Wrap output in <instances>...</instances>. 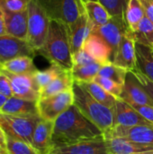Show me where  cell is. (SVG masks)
I'll return each mask as SVG.
<instances>
[{
  "mask_svg": "<svg viewBox=\"0 0 153 154\" xmlns=\"http://www.w3.org/2000/svg\"><path fill=\"white\" fill-rule=\"evenodd\" d=\"M105 139L104 133L86 118L73 104L53 122L52 146Z\"/></svg>",
  "mask_w": 153,
  "mask_h": 154,
  "instance_id": "cell-1",
  "label": "cell"
},
{
  "mask_svg": "<svg viewBox=\"0 0 153 154\" xmlns=\"http://www.w3.org/2000/svg\"><path fill=\"white\" fill-rule=\"evenodd\" d=\"M37 54L43 56L51 64H56L64 70H72V53L68 26L60 22L50 20L46 41Z\"/></svg>",
  "mask_w": 153,
  "mask_h": 154,
  "instance_id": "cell-2",
  "label": "cell"
},
{
  "mask_svg": "<svg viewBox=\"0 0 153 154\" xmlns=\"http://www.w3.org/2000/svg\"><path fill=\"white\" fill-rule=\"evenodd\" d=\"M73 104L80 113L95 124L104 134L114 126V109L108 108L96 101L80 83L74 81L72 87Z\"/></svg>",
  "mask_w": 153,
  "mask_h": 154,
  "instance_id": "cell-3",
  "label": "cell"
},
{
  "mask_svg": "<svg viewBox=\"0 0 153 154\" xmlns=\"http://www.w3.org/2000/svg\"><path fill=\"white\" fill-rule=\"evenodd\" d=\"M41 120L40 115L13 116L0 113V127L5 135L32 145L34 130Z\"/></svg>",
  "mask_w": 153,
  "mask_h": 154,
  "instance_id": "cell-4",
  "label": "cell"
},
{
  "mask_svg": "<svg viewBox=\"0 0 153 154\" xmlns=\"http://www.w3.org/2000/svg\"><path fill=\"white\" fill-rule=\"evenodd\" d=\"M50 20L67 26L73 24L86 13L83 0H36Z\"/></svg>",
  "mask_w": 153,
  "mask_h": 154,
  "instance_id": "cell-5",
  "label": "cell"
},
{
  "mask_svg": "<svg viewBox=\"0 0 153 154\" xmlns=\"http://www.w3.org/2000/svg\"><path fill=\"white\" fill-rule=\"evenodd\" d=\"M27 42L36 51L41 50L46 41L50 20L36 0H30L28 6Z\"/></svg>",
  "mask_w": 153,
  "mask_h": 154,
  "instance_id": "cell-6",
  "label": "cell"
},
{
  "mask_svg": "<svg viewBox=\"0 0 153 154\" xmlns=\"http://www.w3.org/2000/svg\"><path fill=\"white\" fill-rule=\"evenodd\" d=\"M73 92L68 90L54 96L42 97L38 100V111L40 116L48 121L54 122L70 106L73 105Z\"/></svg>",
  "mask_w": 153,
  "mask_h": 154,
  "instance_id": "cell-7",
  "label": "cell"
},
{
  "mask_svg": "<svg viewBox=\"0 0 153 154\" xmlns=\"http://www.w3.org/2000/svg\"><path fill=\"white\" fill-rule=\"evenodd\" d=\"M130 29L125 17H111L107 23L93 28L91 33L101 37L112 50V62L123 35Z\"/></svg>",
  "mask_w": 153,
  "mask_h": 154,
  "instance_id": "cell-8",
  "label": "cell"
},
{
  "mask_svg": "<svg viewBox=\"0 0 153 154\" xmlns=\"http://www.w3.org/2000/svg\"><path fill=\"white\" fill-rule=\"evenodd\" d=\"M10 80L13 97L27 100L38 101L41 97V89L38 87L33 74H13L1 69Z\"/></svg>",
  "mask_w": 153,
  "mask_h": 154,
  "instance_id": "cell-9",
  "label": "cell"
},
{
  "mask_svg": "<svg viewBox=\"0 0 153 154\" xmlns=\"http://www.w3.org/2000/svg\"><path fill=\"white\" fill-rule=\"evenodd\" d=\"M36 51L27 41L5 34L0 36V65L18 57L28 56L33 58Z\"/></svg>",
  "mask_w": 153,
  "mask_h": 154,
  "instance_id": "cell-10",
  "label": "cell"
},
{
  "mask_svg": "<svg viewBox=\"0 0 153 154\" xmlns=\"http://www.w3.org/2000/svg\"><path fill=\"white\" fill-rule=\"evenodd\" d=\"M120 99L128 104L149 106L153 107V99L133 71H128Z\"/></svg>",
  "mask_w": 153,
  "mask_h": 154,
  "instance_id": "cell-11",
  "label": "cell"
},
{
  "mask_svg": "<svg viewBox=\"0 0 153 154\" xmlns=\"http://www.w3.org/2000/svg\"><path fill=\"white\" fill-rule=\"evenodd\" d=\"M105 139L124 138L138 143L153 145V126L138 125L133 127L114 126L104 134Z\"/></svg>",
  "mask_w": 153,
  "mask_h": 154,
  "instance_id": "cell-12",
  "label": "cell"
},
{
  "mask_svg": "<svg viewBox=\"0 0 153 154\" xmlns=\"http://www.w3.org/2000/svg\"><path fill=\"white\" fill-rule=\"evenodd\" d=\"M135 39L133 32L129 29L122 37L113 63L128 71L136 69Z\"/></svg>",
  "mask_w": 153,
  "mask_h": 154,
  "instance_id": "cell-13",
  "label": "cell"
},
{
  "mask_svg": "<svg viewBox=\"0 0 153 154\" xmlns=\"http://www.w3.org/2000/svg\"><path fill=\"white\" fill-rule=\"evenodd\" d=\"M138 125L153 126V124L149 122L128 103L118 97L114 108V126L133 127Z\"/></svg>",
  "mask_w": 153,
  "mask_h": 154,
  "instance_id": "cell-14",
  "label": "cell"
},
{
  "mask_svg": "<svg viewBox=\"0 0 153 154\" xmlns=\"http://www.w3.org/2000/svg\"><path fill=\"white\" fill-rule=\"evenodd\" d=\"M49 154H108V150L105 139H96L52 146Z\"/></svg>",
  "mask_w": 153,
  "mask_h": 154,
  "instance_id": "cell-15",
  "label": "cell"
},
{
  "mask_svg": "<svg viewBox=\"0 0 153 154\" xmlns=\"http://www.w3.org/2000/svg\"><path fill=\"white\" fill-rule=\"evenodd\" d=\"M1 8L4 14L6 34L27 41L28 10L26 9L20 12H14L8 10L2 5Z\"/></svg>",
  "mask_w": 153,
  "mask_h": 154,
  "instance_id": "cell-16",
  "label": "cell"
},
{
  "mask_svg": "<svg viewBox=\"0 0 153 154\" xmlns=\"http://www.w3.org/2000/svg\"><path fill=\"white\" fill-rule=\"evenodd\" d=\"M93 26L87 14H82L73 24L68 26L70 51L72 55L83 49L84 43L91 34Z\"/></svg>",
  "mask_w": 153,
  "mask_h": 154,
  "instance_id": "cell-17",
  "label": "cell"
},
{
  "mask_svg": "<svg viewBox=\"0 0 153 154\" xmlns=\"http://www.w3.org/2000/svg\"><path fill=\"white\" fill-rule=\"evenodd\" d=\"M52 131L53 122L41 118L34 130L32 143V146L39 154H49L50 152L52 145Z\"/></svg>",
  "mask_w": 153,
  "mask_h": 154,
  "instance_id": "cell-18",
  "label": "cell"
},
{
  "mask_svg": "<svg viewBox=\"0 0 153 154\" xmlns=\"http://www.w3.org/2000/svg\"><path fill=\"white\" fill-rule=\"evenodd\" d=\"M83 50L101 64L112 62V50L98 35L91 33L84 43Z\"/></svg>",
  "mask_w": 153,
  "mask_h": 154,
  "instance_id": "cell-19",
  "label": "cell"
},
{
  "mask_svg": "<svg viewBox=\"0 0 153 154\" xmlns=\"http://www.w3.org/2000/svg\"><path fill=\"white\" fill-rule=\"evenodd\" d=\"M105 140L108 154H137L153 151V145L138 143L124 138H111Z\"/></svg>",
  "mask_w": 153,
  "mask_h": 154,
  "instance_id": "cell-20",
  "label": "cell"
},
{
  "mask_svg": "<svg viewBox=\"0 0 153 154\" xmlns=\"http://www.w3.org/2000/svg\"><path fill=\"white\" fill-rule=\"evenodd\" d=\"M0 113L13 116H32L39 115L38 101L27 100L11 97L1 109Z\"/></svg>",
  "mask_w": 153,
  "mask_h": 154,
  "instance_id": "cell-21",
  "label": "cell"
},
{
  "mask_svg": "<svg viewBox=\"0 0 153 154\" xmlns=\"http://www.w3.org/2000/svg\"><path fill=\"white\" fill-rule=\"evenodd\" d=\"M136 69L153 81V49L141 44H135Z\"/></svg>",
  "mask_w": 153,
  "mask_h": 154,
  "instance_id": "cell-22",
  "label": "cell"
},
{
  "mask_svg": "<svg viewBox=\"0 0 153 154\" xmlns=\"http://www.w3.org/2000/svg\"><path fill=\"white\" fill-rule=\"evenodd\" d=\"M74 79L71 74V70H64L60 76L52 80L41 91V97H47L54 96L68 90H71L73 87Z\"/></svg>",
  "mask_w": 153,
  "mask_h": 154,
  "instance_id": "cell-23",
  "label": "cell"
},
{
  "mask_svg": "<svg viewBox=\"0 0 153 154\" xmlns=\"http://www.w3.org/2000/svg\"><path fill=\"white\" fill-rule=\"evenodd\" d=\"M84 6L93 28L107 23L111 18L106 9L98 1H84Z\"/></svg>",
  "mask_w": 153,
  "mask_h": 154,
  "instance_id": "cell-24",
  "label": "cell"
},
{
  "mask_svg": "<svg viewBox=\"0 0 153 154\" xmlns=\"http://www.w3.org/2000/svg\"><path fill=\"white\" fill-rule=\"evenodd\" d=\"M13 74H34L38 69L33 64L32 57L23 56L9 60L2 65V69Z\"/></svg>",
  "mask_w": 153,
  "mask_h": 154,
  "instance_id": "cell-25",
  "label": "cell"
},
{
  "mask_svg": "<svg viewBox=\"0 0 153 154\" xmlns=\"http://www.w3.org/2000/svg\"><path fill=\"white\" fill-rule=\"evenodd\" d=\"M82 85V87L100 104L104 105L105 106L114 109L116 104L117 97H114L106 90H105L100 85L97 83L91 81V82H78Z\"/></svg>",
  "mask_w": 153,
  "mask_h": 154,
  "instance_id": "cell-26",
  "label": "cell"
},
{
  "mask_svg": "<svg viewBox=\"0 0 153 154\" xmlns=\"http://www.w3.org/2000/svg\"><path fill=\"white\" fill-rule=\"evenodd\" d=\"M144 16L145 12L140 0H129L125 11V19L133 32L136 31Z\"/></svg>",
  "mask_w": 153,
  "mask_h": 154,
  "instance_id": "cell-27",
  "label": "cell"
},
{
  "mask_svg": "<svg viewBox=\"0 0 153 154\" xmlns=\"http://www.w3.org/2000/svg\"><path fill=\"white\" fill-rule=\"evenodd\" d=\"M103 64L95 62L81 67H73L71 74L74 81L77 82H91L98 75Z\"/></svg>",
  "mask_w": 153,
  "mask_h": 154,
  "instance_id": "cell-28",
  "label": "cell"
},
{
  "mask_svg": "<svg viewBox=\"0 0 153 154\" xmlns=\"http://www.w3.org/2000/svg\"><path fill=\"white\" fill-rule=\"evenodd\" d=\"M133 35L137 43L149 46L153 49V23L146 15L139 23L136 31L133 32Z\"/></svg>",
  "mask_w": 153,
  "mask_h": 154,
  "instance_id": "cell-29",
  "label": "cell"
},
{
  "mask_svg": "<svg viewBox=\"0 0 153 154\" xmlns=\"http://www.w3.org/2000/svg\"><path fill=\"white\" fill-rule=\"evenodd\" d=\"M127 72H128V70L115 65L113 62H109V63L104 64L101 67V69L98 72V75L101 77L109 79L124 86Z\"/></svg>",
  "mask_w": 153,
  "mask_h": 154,
  "instance_id": "cell-30",
  "label": "cell"
},
{
  "mask_svg": "<svg viewBox=\"0 0 153 154\" xmlns=\"http://www.w3.org/2000/svg\"><path fill=\"white\" fill-rule=\"evenodd\" d=\"M64 69H62L60 67H59L56 64H51L47 69L44 70H37L33 76L35 79V81L40 88L41 91L47 85H49L52 80H54L58 76H60Z\"/></svg>",
  "mask_w": 153,
  "mask_h": 154,
  "instance_id": "cell-31",
  "label": "cell"
},
{
  "mask_svg": "<svg viewBox=\"0 0 153 154\" xmlns=\"http://www.w3.org/2000/svg\"><path fill=\"white\" fill-rule=\"evenodd\" d=\"M108 12L111 17H125L129 0H97Z\"/></svg>",
  "mask_w": 153,
  "mask_h": 154,
  "instance_id": "cell-32",
  "label": "cell"
},
{
  "mask_svg": "<svg viewBox=\"0 0 153 154\" xmlns=\"http://www.w3.org/2000/svg\"><path fill=\"white\" fill-rule=\"evenodd\" d=\"M6 148L7 152L11 154H39L31 144L8 136H6Z\"/></svg>",
  "mask_w": 153,
  "mask_h": 154,
  "instance_id": "cell-33",
  "label": "cell"
},
{
  "mask_svg": "<svg viewBox=\"0 0 153 154\" xmlns=\"http://www.w3.org/2000/svg\"><path fill=\"white\" fill-rule=\"evenodd\" d=\"M94 82L97 83L98 85H100L105 90H106L108 93H110L111 95H113L115 97H120L122 93H123V89H124V86L109 79L104 77H101L99 75H97L94 80Z\"/></svg>",
  "mask_w": 153,
  "mask_h": 154,
  "instance_id": "cell-34",
  "label": "cell"
},
{
  "mask_svg": "<svg viewBox=\"0 0 153 154\" xmlns=\"http://www.w3.org/2000/svg\"><path fill=\"white\" fill-rule=\"evenodd\" d=\"M72 62H73V67H81L97 61L94 58H92L86 51L82 49L72 55Z\"/></svg>",
  "mask_w": 153,
  "mask_h": 154,
  "instance_id": "cell-35",
  "label": "cell"
},
{
  "mask_svg": "<svg viewBox=\"0 0 153 154\" xmlns=\"http://www.w3.org/2000/svg\"><path fill=\"white\" fill-rule=\"evenodd\" d=\"M30 0H0V4L10 11L20 12L27 9Z\"/></svg>",
  "mask_w": 153,
  "mask_h": 154,
  "instance_id": "cell-36",
  "label": "cell"
},
{
  "mask_svg": "<svg viewBox=\"0 0 153 154\" xmlns=\"http://www.w3.org/2000/svg\"><path fill=\"white\" fill-rule=\"evenodd\" d=\"M0 93L7 97L8 98L13 97V90H12L10 80L2 72L0 73Z\"/></svg>",
  "mask_w": 153,
  "mask_h": 154,
  "instance_id": "cell-37",
  "label": "cell"
},
{
  "mask_svg": "<svg viewBox=\"0 0 153 154\" xmlns=\"http://www.w3.org/2000/svg\"><path fill=\"white\" fill-rule=\"evenodd\" d=\"M133 106L138 113H140L143 117H145L149 122L153 124V107L149 106H140L136 104H129Z\"/></svg>",
  "mask_w": 153,
  "mask_h": 154,
  "instance_id": "cell-38",
  "label": "cell"
},
{
  "mask_svg": "<svg viewBox=\"0 0 153 154\" xmlns=\"http://www.w3.org/2000/svg\"><path fill=\"white\" fill-rule=\"evenodd\" d=\"M135 75L137 76V78L140 79V81L142 82V84L143 85V87L145 88L146 91L149 93V95L151 96V97L153 99V81H151V79H149L148 78H146L144 75H142L139 70L134 69L133 70Z\"/></svg>",
  "mask_w": 153,
  "mask_h": 154,
  "instance_id": "cell-39",
  "label": "cell"
},
{
  "mask_svg": "<svg viewBox=\"0 0 153 154\" xmlns=\"http://www.w3.org/2000/svg\"><path fill=\"white\" fill-rule=\"evenodd\" d=\"M140 2L144 9L145 15L153 23V0H140Z\"/></svg>",
  "mask_w": 153,
  "mask_h": 154,
  "instance_id": "cell-40",
  "label": "cell"
},
{
  "mask_svg": "<svg viewBox=\"0 0 153 154\" xmlns=\"http://www.w3.org/2000/svg\"><path fill=\"white\" fill-rule=\"evenodd\" d=\"M0 153H7V148H6V135L5 132L0 127Z\"/></svg>",
  "mask_w": 153,
  "mask_h": 154,
  "instance_id": "cell-41",
  "label": "cell"
},
{
  "mask_svg": "<svg viewBox=\"0 0 153 154\" xmlns=\"http://www.w3.org/2000/svg\"><path fill=\"white\" fill-rule=\"evenodd\" d=\"M5 34H6V31H5V26L4 14H3V11H2L1 5H0V36L5 35Z\"/></svg>",
  "mask_w": 153,
  "mask_h": 154,
  "instance_id": "cell-42",
  "label": "cell"
},
{
  "mask_svg": "<svg viewBox=\"0 0 153 154\" xmlns=\"http://www.w3.org/2000/svg\"><path fill=\"white\" fill-rule=\"evenodd\" d=\"M7 99H8L7 97H5V96H4L3 94L0 93V111H1V109L3 108V106H5V104L6 103Z\"/></svg>",
  "mask_w": 153,
  "mask_h": 154,
  "instance_id": "cell-43",
  "label": "cell"
},
{
  "mask_svg": "<svg viewBox=\"0 0 153 154\" xmlns=\"http://www.w3.org/2000/svg\"><path fill=\"white\" fill-rule=\"evenodd\" d=\"M83 1H97V0H83Z\"/></svg>",
  "mask_w": 153,
  "mask_h": 154,
  "instance_id": "cell-44",
  "label": "cell"
},
{
  "mask_svg": "<svg viewBox=\"0 0 153 154\" xmlns=\"http://www.w3.org/2000/svg\"><path fill=\"white\" fill-rule=\"evenodd\" d=\"M0 69H2V66L1 65H0Z\"/></svg>",
  "mask_w": 153,
  "mask_h": 154,
  "instance_id": "cell-45",
  "label": "cell"
},
{
  "mask_svg": "<svg viewBox=\"0 0 153 154\" xmlns=\"http://www.w3.org/2000/svg\"><path fill=\"white\" fill-rule=\"evenodd\" d=\"M5 154H11V153H9V152H7V153H5Z\"/></svg>",
  "mask_w": 153,
  "mask_h": 154,
  "instance_id": "cell-46",
  "label": "cell"
},
{
  "mask_svg": "<svg viewBox=\"0 0 153 154\" xmlns=\"http://www.w3.org/2000/svg\"><path fill=\"white\" fill-rule=\"evenodd\" d=\"M0 73H1V69H0Z\"/></svg>",
  "mask_w": 153,
  "mask_h": 154,
  "instance_id": "cell-47",
  "label": "cell"
},
{
  "mask_svg": "<svg viewBox=\"0 0 153 154\" xmlns=\"http://www.w3.org/2000/svg\"><path fill=\"white\" fill-rule=\"evenodd\" d=\"M0 154H1V153H0Z\"/></svg>",
  "mask_w": 153,
  "mask_h": 154,
  "instance_id": "cell-48",
  "label": "cell"
},
{
  "mask_svg": "<svg viewBox=\"0 0 153 154\" xmlns=\"http://www.w3.org/2000/svg\"><path fill=\"white\" fill-rule=\"evenodd\" d=\"M152 154H153V153H152Z\"/></svg>",
  "mask_w": 153,
  "mask_h": 154,
  "instance_id": "cell-49",
  "label": "cell"
}]
</instances>
